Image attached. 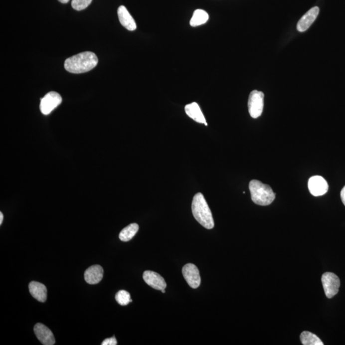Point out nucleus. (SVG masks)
<instances>
[{"instance_id": "b1692460", "label": "nucleus", "mask_w": 345, "mask_h": 345, "mask_svg": "<svg viewBox=\"0 0 345 345\" xmlns=\"http://www.w3.org/2000/svg\"><path fill=\"white\" fill-rule=\"evenodd\" d=\"M58 1L62 3H67L69 1V0H58Z\"/></svg>"}, {"instance_id": "20e7f679", "label": "nucleus", "mask_w": 345, "mask_h": 345, "mask_svg": "<svg viewBox=\"0 0 345 345\" xmlns=\"http://www.w3.org/2000/svg\"><path fill=\"white\" fill-rule=\"evenodd\" d=\"M264 106V94L258 90H253L249 95L248 110L249 115L253 119H257L262 114Z\"/></svg>"}, {"instance_id": "9b49d317", "label": "nucleus", "mask_w": 345, "mask_h": 345, "mask_svg": "<svg viewBox=\"0 0 345 345\" xmlns=\"http://www.w3.org/2000/svg\"><path fill=\"white\" fill-rule=\"evenodd\" d=\"M320 9L318 6H314L308 10L307 12L301 17L297 25V30L300 32H304L308 30L312 26L313 22L317 19L319 14Z\"/></svg>"}, {"instance_id": "412c9836", "label": "nucleus", "mask_w": 345, "mask_h": 345, "mask_svg": "<svg viewBox=\"0 0 345 345\" xmlns=\"http://www.w3.org/2000/svg\"><path fill=\"white\" fill-rule=\"evenodd\" d=\"M102 345H117V341L115 337L108 338L102 343Z\"/></svg>"}, {"instance_id": "5701e85b", "label": "nucleus", "mask_w": 345, "mask_h": 345, "mask_svg": "<svg viewBox=\"0 0 345 345\" xmlns=\"http://www.w3.org/2000/svg\"><path fill=\"white\" fill-rule=\"evenodd\" d=\"M3 215L2 214V212H0V224H2V222H3Z\"/></svg>"}, {"instance_id": "4be33fe9", "label": "nucleus", "mask_w": 345, "mask_h": 345, "mask_svg": "<svg viewBox=\"0 0 345 345\" xmlns=\"http://www.w3.org/2000/svg\"><path fill=\"white\" fill-rule=\"evenodd\" d=\"M341 199L343 203H344V205L345 206V186L344 188H343L341 191Z\"/></svg>"}, {"instance_id": "393cba45", "label": "nucleus", "mask_w": 345, "mask_h": 345, "mask_svg": "<svg viewBox=\"0 0 345 345\" xmlns=\"http://www.w3.org/2000/svg\"><path fill=\"white\" fill-rule=\"evenodd\" d=\"M161 292H162L163 293V294H165V289H163V290H161Z\"/></svg>"}, {"instance_id": "f8f14e48", "label": "nucleus", "mask_w": 345, "mask_h": 345, "mask_svg": "<svg viewBox=\"0 0 345 345\" xmlns=\"http://www.w3.org/2000/svg\"><path fill=\"white\" fill-rule=\"evenodd\" d=\"M104 270L99 265H92L86 269L84 274L86 282L90 285H95L103 280Z\"/></svg>"}, {"instance_id": "1a4fd4ad", "label": "nucleus", "mask_w": 345, "mask_h": 345, "mask_svg": "<svg viewBox=\"0 0 345 345\" xmlns=\"http://www.w3.org/2000/svg\"><path fill=\"white\" fill-rule=\"evenodd\" d=\"M34 332L36 337L44 345H53L55 344L53 333L44 324L38 323L34 327Z\"/></svg>"}, {"instance_id": "a211bd4d", "label": "nucleus", "mask_w": 345, "mask_h": 345, "mask_svg": "<svg viewBox=\"0 0 345 345\" xmlns=\"http://www.w3.org/2000/svg\"><path fill=\"white\" fill-rule=\"evenodd\" d=\"M300 339L303 345H324V343L317 335L308 331L302 333Z\"/></svg>"}, {"instance_id": "2eb2a0df", "label": "nucleus", "mask_w": 345, "mask_h": 345, "mask_svg": "<svg viewBox=\"0 0 345 345\" xmlns=\"http://www.w3.org/2000/svg\"><path fill=\"white\" fill-rule=\"evenodd\" d=\"M185 111L188 117L197 123L204 124L206 123L205 118L204 117L198 104L196 103L187 104L185 106Z\"/></svg>"}, {"instance_id": "0eeeda50", "label": "nucleus", "mask_w": 345, "mask_h": 345, "mask_svg": "<svg viewBox=\"0 0 345 345\" xmlns=\"http://www.w3.org/2000/svg\"><path fill=\"white\" fill-rule=\"evenodd\" d=\"M182 274L189 287L194 289L198 288L201 284L199 272L196 265L187 263L182 269Z\"/></svg>"}, {"instance_id": "39448f33", "label": "nucleus", "mask_w": 345, "mask_h": 345, "mask_svg": "<svg viewBox=\"0 0 345 345\" xmlns=\"http://www.w3.org/2000/svg\"><path fill=\"white\" fill-rule=\"evenodd\" d=\"M322 283L325 294L328 298H333L339 292L340 280L335 274L326 272L322 276Z\"/></svg>"}, {"instance_id": "f03ea898", "label": "nucleus", "mask_w": 345, "mask_h": 345, "mask_svg": "<svg viewBox=\"0 0 345 345\" xmlns=\"http://www.w3.org/2000/svg\"><path fill=\"white\" fill-rule=\"evenodd\" d=\"M192 212L195 219L204 228L210 230L214 227L212 212L205 197L201 192L194 195L192 202Z\"/></svg>"}, {"instance_id": "4468645a", "label": "nucleus", "mask_w": 345, "mask_h": 345, "mask_svg": "<svg viewBox=\"0 0 345 345\" xmlns=\"http://www.w3.org/2000/svg\"><path fill=\"white\" fill-rule=\"evenodd\" d=\"M29 292L34 298L40 302L44 303L47 299V290L46 287L43 284L37 282V281H31L29 285Z\"/></svg>"}, {"instance_id": "ddd939ff", "label": "nucleus", "mask_w": 345, "mask_h": 345, "mask_svg": "<svg viewBox=\"0 0 345 345\" xmlns=\"http://www.w3.org/2000/svg\"><path fill=\"white\" fill-rule=\"evenodd\" d=\"M118 16L120 23L128 30L134 31L137 28L135 19L132 17L126 6H119L118 8Z\"/></svg>"}, {"instance_id": "6e6552de", "label": "nucleus", "mask_w": 345, "mask_h": 345, "mask_svg": "<svg viewBox=\"0 0 345 345\" xmlns=\"http://www.w3.org/2000/svg\"><path fill=\"white\" fill-rule=\"evenodd\" d=\"M308 189L313 196H322L328 191V181L321 176H313L308 181Z\"/></svg>"}, {"instance_id": "f3484780", "label": "nucleus", "mask_w": 345, "mask_h": 345, "mask_svg": "<svg viewBox=\"0 0 345 345\" xmlns=\"http://www.w3.org/2000/svg\"><path fill=\"white\" fill-rule=\"evenodd\" d=\"M139 230V226L138 224L133 223L129 224L121 231L119 234L120 240L123 242H128L131 240L137 233Z\"/></svg>"}, {"instance_id": "f257e3e1", "label": "nucleus", "mask_w": 345, "mask_h": 345, "mask_svg": "<svg viewBox=\"0 0 345 345\" xmlns=\"http://www.w3.org/2000/svg\"><path fill=\"white\" fill-rule=\"evenodd\" d=\"M98 58L92 52L86 51L76 54L65 60L64 67L70 73L81 74L90 71L96 67Z\"/></svg>"}, {"instance_id": "aec40b11", "label": "nucleus", "mask_w": 345, "mask_h": 345, "mask_svg": "<svg viewBox=\"0 0 345 345\" xmlns=\"http://www.w3.org/2000/svg\"><path fill=\"white\" fill-rule=\"evenodd\" d=\"M92 0H72V6L74 10H83L90 5Z\"/></svg>"}, {"instance_id": "7ed1b4c3", "label": "nucleus", "mask_w": 345, "mask_h": 345, "mask_svg": "<svg viewBox=\"0 0 345 345\" xmlns=\"http://www.w3.org/2000/svg\"><path fill=\"white\" fill-rule=\"evenodd\" d=\"M252 201L256 205L267 206L271 205L275 199V194L269 185L262 181L253 180L249 183Z\"/></svg>"}, {"instance_id": "9d476101", "label": "nucleus", "mask_w": 345, "mask_h": 345, "mask_svg": "<svg viewBox=\"0 0 345 345\" xmlns=\"http://www.w3.org/2000/svg\"><path fill=\"white\" fill-rule=\"evenodd\" d=\"M145 282L157 290L165 289L167 287L165 279L157 272L147 271L143 274Z\"/></svg>"}, {"instance_id": "dca6fc26", "label": "nucleus", "mask_w": 345, "mask_h": 345, "mask_svg": "<svg viewBox=\"0 0 345 345\" xmlns=\"http://www.w3.org/2000/svg\"><path fill=\"white\" fill-rule=\"evenodd\" d=\"M209 19V15L206 11L197 9L194 11L191 19L190 21V25L192 27L200 26V25L205 24Z\"/></svg>"}, {"instance_id": "423d86ee", "label": "nucleus", "mask_w": 345, "mask_h": 345, "mask_svg": "<svg viewBox=\"0 0 345 345\" xmlns=\"http://www.w3.org/2000/svg\"><path fill=\"white\" fill-rule=\"evenodd\" d=\"M62 102L61 95L57 92L47 93L43 98L40 104V110L43 115L50 114L54 109L57 108Z\"/></svg>"}, {"instance_id": "6ab92c4d", "label": "nucleus", "mask_w": 345, "mask_h": 345, "mask_svg": "<svg viewBox=\"0 0 345 345\" xmlns=\"http://www.w3.org/2000/svg\"><path fill=\"white\" fill-rule=\"evenodd\" d=\"M115 299L117 303L121 306H127L129 303H131V295L126 290H120L116 294Z\"/></svg>"}]
</instances>
